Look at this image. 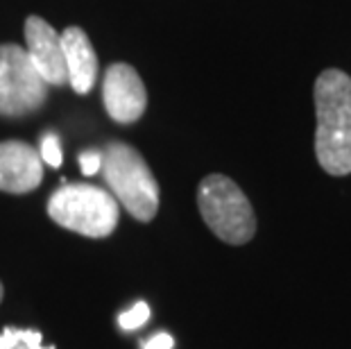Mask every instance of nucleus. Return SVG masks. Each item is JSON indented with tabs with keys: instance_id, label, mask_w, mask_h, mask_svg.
Returning a JSON list of instances; mask_svg holds the SVG:
<instances>
[{
	"instance_id": "obj_1",
	"label": "nucleus",
	"mask_w": 351,
	"mask_h": 349,
	"mask_svg": "<svg viewBox=\"0 0 351 349\" xmlns=\"http://www.w3.org/2000/svg\"><path fill=\"white\" fill-rule=\"evenodd\" d=\"M315 157L324 173L351 175V77L326 69L315 80Z\"/></svg>"
},
{
	"instance_id": "obj_2",
	"label": "nucleus",
	"mask_w": 351,
	"mask_h": 349,
	"mask_svg": "<svg viewBox=\"0 0 351 349\" xmlns=\"http://www.w3.org/2000/svg\"><path fill=\"white\" fill-rule=\"evenodd\" d=\"M102 177L111 195L134 218L150 222L159 211V184L136 147L114 141L102 150Z\"/></svg>"
},
{
	"instance_id": "obj_3",
	"label": "nucleus",
	"mask_w": 351,
	"mask_h": 349,
	"mask_svg": "<svg viewBox=\"0 0 351 349\" xmlns=\"http://www.w3.org/2000/svg\"><path fill=\"white\" fill-rule=\"evenodd\" d=\"M197 209L206 227L227 245H245L256 234V213L243 189L227 175H208L197 186Z\"/></svg>"
},
{
	"instance_id": "obj_4",
	"label": "nucleus",
	"mask_w": 351,
	"mask_h": 349,
	"mask_svg": "<svg viewBox=\"0 0 351 349\" xmlns=\"http://www.w3.org/2000/svg\"><path fill=\"white\" fill-rule=\"evenodd\" d=\"M48 215L59 227L104 239L116 229L121 209L116 197L93 184H62L48 200Z\"/></svg>"
},
{
	"instance_id": "obj_5",
	"label": "nucleus",
	"mask_w": 351,
	"mask_h": 349,
	"mask_svg": "<svg viewBox=\"0 0 351 349\" xmlns=\"http://www.w3.org/2000/svg\"><path fill=\"white\" fill-rule=\"evenodd\" d=\"M48 88L25 48L0 43V116L23 118L34 114L46 105Z\"/></svg>"
},
{
	"instance_id": "obj_6",
	"label": "nucleus",
	"mask_w": 351,
	"mask_h": 349,
	"mask_svg": "<svg viewBox=\"0 0 351 349\" xmlns=\"http://www.w3.org/2000/svg\"><path fill=\"white\" fill-rule=\"evenodd\" d=\"M102 102L111 121L121 125L136 123L145 114L147 91L134 66L125 62L109 66L102 80Z\"/></svg>"
},
{
	"instance_id": "obj_7",
	"label": "nucleus",
	"mask_w": 351,
	"mask_h": 349,
	"mask_svg": "<svg viewBox=\"0 0 351 349\" xmlns=\"http://www.w3.org/2000/svg\"><path fill=\"white\" fill-rule=\"evenodd\" d=\"M25 53L39 75L46 80L48 86L69 84L62 50V34L41 16H27L25 21Z\"/></svg>"
},
{
	"instance_id": "obj_8",
	"label": "nucleus",
	"mask_w": 351,
	"mask_h": 349,
	"mask_svg": "<svg viewBox=\"0 0 351 349\" xmlns=\"http://www.w3.org/2000/svg\"><path fill=\"white\" fill-rule=\"evenodd\" d=\"M43 180V161L39 152L25 141H3L0 143V191L29 193Z\"/></svg>"
},
{
	"instance_id": "obj_9",
	"label": "nucleus",
	"mask_w": 351,
	"mask_h": 349,
	"mask_svg": "<svg viewBox=\"0 0 351 349\" xmlns=\"http://www.w3.org/2000/svg\"><path fill=\"white\" fill-rule=\"evenodd\" d=\"M62 50L66 64V77L73 91L84 95L95 86L98 80V55L93 50V43L88 41L86 32L82 27H66L62 32Z\"/></svg>"
},
{
	"instance_id": "obj_10",
	"label": "nucleus",
	"mask_w": 351,
	"mask_h": 349,
	"mask_svg": "<svg viewBox=\"0 0 351 349\" xmlns=\"http://www.w3.org/2000/svg\"><path fill=\"white\" fill-rule=\"evenodd\" d=\"M0 349H55V347H41V333L34 329H14L7 326L0 336Z\"/></svg>"
},
{
	"instance_id": "obj_11",
	"label": "nucleus",
	"mask_w": 351,
	"mask_h": 349,
	"mask_svg": "<svg viewBox=\"0 0 351 349\" xmlns=\"http://www.w3.org/2000/svg\"><path fill=\"white\" fill-rule=\"evenodd\" d=\"M39 157L43 163H48L50 168H59L62 166V145H59V139L57 134H48L41 136V150H39Z\"/></svg>"
},
{
	"instance_id": "obj_12",
	"label": "nucleus",
	"mask_w": 351,
	"mask_h": 349,
	"mask_svg": "<svg viewBox=\"0 0 351 349\" xmlns=\"http://www.w3.org/2000/svg\"><path fill=\"white\" fill-rule=\"evenodd\" d=\"M147 317H150V306H147L145 302H138L134 304L130 311H125V313L118 317V322L125 331H134L138 329V326H143L147 322Z\"/></svg>"
},
{
	"instance_id": "obj_13",
	"label": "nucleus",
	"mask_w": 351,
	"mask_h": 349,
	"mask_svg": "<svg viewBox=\"0 0 351 349\" xmlns=\"http://www.w3.org/2000/svg\"><path fill=\"white\" fill-rule=\"evenodd\" d=\"M100 166H102V152L86 150V152L80 154V168H82V173H84L86 177L100 173Z\"/></svg>"
},
{
	"instance_id": "obj_14",
	"label": "nucleus",
	"mask_w": 351,
	"mask_h": 349,
	"mask_svg": "<svg viewBox=\"0 0 351 349\" xmlns=\"http://www.w3.org/2000/svg\"><path fill=\"white\" fill-rule=\"evenodd\" d=\"M173 347H175V340L170 333H156V336H152L143 345V349H173Z\"/></svg>"
},
{
	"instance_id": "obj_15",
	"label": "nucleus",
	"mask_w": 351,
	"mask_h": 349,
	"mask_svg": "<svg viewBox=\"0 0 351 349\" xmlns=\"http://www.w3.org/2000/svg\"><path fill=\"white\" fill-rule=\"evenodd\" d=\"M0 302H3V284H0Z\"/></svg>"
}]
</instances>
